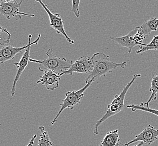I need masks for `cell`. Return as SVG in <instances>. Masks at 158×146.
Masks as SVG:
<instances>
[{
    "mask_svg": "<svg viewBox=\"0 0 158 146\" xmlns=\"http://www.w3.org/2000/svg\"><path fill=\"white\" fill-rule=\"evenodd\" d=\"M141 75L140 74H135L133 78L128 83L126 86L124 87L123 91L120 93L119 95H115L114 99L108 105V110L106 112L105 114L99 120L96 121L94 129V133L95 135L98 134V127L102 123L106 120L109 118L113 116L123 110L124 107V101L127 92L129 90L130 87L135 82L138 78L141 77Z\"/></svg>",
    "mask_w": 158,
    "mask_h": 146,
    "instance_id": "3957f363",
    "label": "cell"
},
{
    "mask_svg": "<svg viewBox=\"0 0 158 146\" xmlns=\"http://www.w3.org/2000/svg\"><path fill=\"white\" fill-rule=\"evenodd\" d=\"M149 91L150 92H152V95L150 96L148 101L143 103L145 106L148 108H150L149 104L151 102L156 101L157 99V95L158 93V74L152 76L151 86Z\"/></svg>",
    "mask_w": 158,
    "mask_h": 146,
    "instance_id": "9a60e30c",
    "label": "cell"
},
{
    "mask_svg": "<svg viewBox=\"0 0 158 146\" xmlns=\"http://www.w3.org/2000/svg\"><path fill=\"white\" fill-rule=\"evenodd\" d=\"M52 49H48L46 52L47 59L43 60H38L30 58L29 62L39 64L38 69L40 71H51L60 76L62 73L69 69L72 65L73 61L67 60L65 58L57 57L54 55Z\"/></svg>",
    "mask_w": 158,
    "mask_h": 146,
    "instance_id": "7a4b0ae2",
    "label": "cell"
},
{
    "mask_svg": "<svg viewBox=\"0 0 158 146\" xmlns=\"http://www.w3.org/2000/svg\"><path fill=\"white\" fill-rule=\"evenodd\" d=\"M139 28V26H137L126 35L120 37H114L110 36L109 37V39L111 41L116 42L118 45H120V46L127 48L128 49L129 53H131L133 48L138 46L135 42L133 41V38L134 35L136 34V33L138 31Z\"/></svg>",
    "mask_w": 158,
    "mask_h": 146,
    "instance_id": "7c38bea8",
    "label": "cell"
},
{
    "mask_svg": "<svg viewBox=\"0 0 158 146\" xmlns=\"http://www.w3.org/2000/svg\"><path fill=\"white\" fill-rule=\"evenodd\" d=\"M93 70V63L91 57L82 56L73 62L72 65L68 70L62 73L60 76L63 75H72L74 73L81 74H90Z\"/></svg>",
    "mask_w": 158,
    "mask_h": 146,
    "instance_id": "ba28073f",
    "label": "cell"
},
{
    "mask_svg": "<svg viewBox=\"0 0 158 146\" xmlns=\"http://www.w3.org/2000/svg\"><path fill=\"white\" fill-rule=\"evenodd\" d=\"M31 47L32 46H30L26 50H25V52L23 55L22 57L19 61V62L15 63L14 64L17 68V71H16V75L15 76V79L13 81V85L11 87V89L10 92L11 97H14L15 95L16 84L29 62L30 52H31Z\"/></svg>",
    "mask_w": 158,
    "mask_h": 146,
    "instance_id": "30bf717a",
    "label": "cell"
},
{
    "mask_svg": "<svg viewBox=\"0 0 158 146\" xmlns=\"http://www.w3.org/2000/svg\"><path fill=\"white\" fill-rule=\"evenodd\" d=\"M127 108L131 109L133 112H135L136 110H140V111H145V112L151 113L158 116V110L148 108L145 106L143 103H141L139 105L131 104V105H127Z\"/></svg>",
    "mask_w": 158,
    "mask_h": 146,
    "instance_id": "ac0fdd59",
    "label": "cell"
},
{
    "mask_svg": "<svg viewBox=\"0 0 158 146\" xmlns=\"http://www.w3.org/2000/svg\"><path fill=\"white\" fill-rule=\"evenodd\" d=\"M3 1L7 2H18L17 0H3Z\"/></svg>",
    "mask_w": 158,
    "mask_h": 146,
    "instance_id": "7402d4cb",
    "label": "cell"
},
{
    "mask_svg": "<svg viewBox=\"0 0 158 146\" xmlns=\"http://www.w3.org/2000/svg\"><path fill=\"white\" fill-rule=\"evenodd\" d=\"M37 138V135L35 134L33 137H32L31 140H30V142H29L27 146H33L35 145V140Z\"/></svg>",
    "mask_w": 158,
    "mask_h": 146,
    "instance_id": "44dd1931",
    "label": "cell"
},
{
    "mask_svg": "<svg viewBox=\"0 0 158 146\" xmlns=\"http://www.w3.org/2000/svg\"><path fill=\"white\" fill-rule=\"evenodd\" d=\"M120 142L118 130L116 129L108 132L98 146H119Z\"/></svg>",
    "mask_w": 158,
    "mask_h": 146,
    "instance_id": "5bb4252c",
    "label": "cell"
},
{
    "mask_svg": "<svg viewBox=\"0 0 158 146\" xmlns=\"http://www.w3.org/2000/svg\"><path fill=\"white\" fill-rule=\"evenodd\" d=\"M81 0H72V7L71 12L74 13L77 18H79L80 11H79V4Z\"/></svg>",
    "mask_w": 158,
    "mask_h": 146,
    "instance_id": "ffe728a7",
    "label": "cell"
},
{
    "mask_svg": "<svg viewBox=\"0 0 158 146\" xmlns=\"http://www.w3.org/2000/svg\"><path fill=\"white\" fill-rule=\"evenodd\" d=\"M158 138V129L151 125H149L140 133L136 135L133 140L124 144V146H129L137 142H142L145 144L150 145L154 143Z\"/></svg>",
    "mask_w": 158,
    "mask_h": 146,
    "instance_id": "9c48e42d",
    "label": "cell"
},
{
    "mask_svg": "<svg viewBox=\"0 0 158 146\" xmlns=\"http://www.w3.org/2000/svg\"><path fill=\"white\" fill-rule=\"evenodd\" d=\"M41 132V135L40 140H38L37 146H52L53 143L52 142L48 132L45 130L44 126H41L38 128Z\"/></svg>",
    "mask_w": 158,
    "mask_h": 146,
    "instance_id": "e0dca14e",
    "label": "cell"
},
{
    "mask_svg": "<svg viewBox=\"0 0 158 146\" xmlns=\"http://www.w3.org/2000/svg\"><path fill=\"white\" fill-rule=\"evenodd\" d=\"M25 0H20L16 2H7L3 0H0V14L10 20L12 18H15L16 20L22 18V16H27L33 18L34 14L22 13L19 11L23 2Z\"/></svg>",
    "mask_w": 158,
    "mask_h": 146,
    "instance_id": "5b68a950",
    "label": "cell"
},
{
    "mask_svg": "<svg viewBox=\"0 0 158 146\" xmlns=\"http://www.w3.org/2000/svg\"><path fill=\"white\" fill-rule=\"evenodd\" d=\"M41 37V34H38V37L33 42H31L32 38V34L29 35L28 43V44L21 47H14L11 46H6L0 48V64H4L7 61L12 60L15 59L16 55L26 50L30 46L38 45Z\"/></svg>",
    "mask_w": 158,
    "mask_h": 146,
    "instance_id": "52a82bcc",
    "label": "cell"
},
{
    "mask_svg": "<svg viewBox=\"0 0 158 146\" xmlns=\"http://www.w3.org/2000/svg\"><path fill=\"white\" fill-rule=\"evenodd\" d=\"M35 1L38 2V3L41 5L42 7L45 10V11L48 14V16L50 19V26L51 27L55 29L58 34H62L63 35L70 45L74 44V41L70 38L65 30L64 26L63 20L60 16V14L52 13L50 10L48 8V6L43 2L42 0H35Z\"/></svg>",
    "mask_w": 158,
    "mask_h": 146,
    "instance_id": "8992f818",
    "label": "cell"
},
{
    "mask_svg": "<svg viewBox=\"0 0 158 146\" xmlns=\"http://www.w3.org/2000/svg\"><path fill=\"white\" fill-rule=\"evenodd\" d=\"M60 76L51 71H46L40 79L37 82V84H41L49 91H54L59 87Z\"/></svg>",
    "mask_w": 158,
    "mask_h": 146,
    "instance_id": "8fae6325",
    "label": "cell"
},
{
    "mask_svg": "<svg viewBox=\"0 0 158 146\" xmlns=\"http://www.w3.org/2000/svg\"><path fill=\"white\" fill-rule=\"evenodd\" d=\"M143 145H145L144 143H143V142H140L138 143L137 144H136V145H135V146H143Z\"/></svg>",
    "mask_w": 158,
    "mask_h": 146,
    "instance_id": "603a6c76",
    "label": "cell"
},
{
    "mask_svg": "<svg viewBox=\"0 0 158 146\" xmlns=\"http://www.w3.org/2000/svg\"><path fill=\"white\" fill-rule=\"evenodd\" d=\"M1 144V143H0V144Z\"/></svg>",
    "mask_w": 158,
    "mask_h": 146,
    "instance_id": "cb8c5ba5",
    "label": "cell"
},
{
    "mask_svg": "<svg viewBox=\"0 0 158 146\" xmlns=\"http://www.w3.org/2000/svg\"><path fill=\"white\" fill-rule=\"evenodd\" d=\"M158 28V18H152L139 26L137 32L147 37L153 31H157Z\"/></svg>",
    "mask_w": 158,
    "mask_h": 146,
    "instance_id": "4fadbf2b",
    "label": "cell"
},
{
    "mask_svg": "<svg viewBox=\"0 0 158 146\" xmlns=\"http://www.w3.org/2000/svg\"><path fill=\"white\" fill-rule=\"evenodd\" d=\"M94 82L95 81L91 80L89 82L83 87L82 88L79 89L78 91L67 92L65 94V98L62 100V103L60 104V106H61L60 110L58 112L56 116L54 118L53 120L52 121L51 123L52 125H54V124L57 121L58 118L60 116V115L63 112L64 110H65L67 108L73 110L77 106L79 105L84 97L85 92L88 89V88L91 86V84Z\"/></svg>",
    "mask_w": 158,
    "mask_h": 146,
    "instance_id": "277c9868",
    "label": "cell"
},
{
    "mask_svg": "<svg viewBox=\"0 0 158 146\" xmlns=\"http://www.w3.org/2000/svg\"><path fill=\"white\" fill-rule=\"evenodd\" d=\"M93 63V70L89 74L85 79V84L89 82L100 78L101 76H105L108 73L112 72L118 67L124 68L126 67L127 62L115 63L110 60V56L102 52H96L91 57Z\"/></svg>",
    "mask_w": 158,
    "mask_h": 146,
    "instance_id": "6da1fadb",
    "label": "cell"
},
{
    "mask_svg": "<svg viewBox=\"0 0 158 146\" xmlns=\"http://www.w3.org/2000/svg\"><path fill=\"white\" fill-rule=\"evenodd\" d=\"M11 35L6 29L0 25V45L9 44L10 42Z\"/></svg>",
    "mask_w": 158,
    "mask_h": 146,
    "instance_id": "d6986e66",
    "label": "cell"
},
{
    "mask_svg": "<svg viewBox=\"0 0 158 146\" xmlns=\"http://www.w3.org/2000/svg\"><path fill=\"white\" fill-rule=\"evenodd\" d=\"M139 50L136 51L137 54H139L150 50H158V35L154 36L152 41L148 44L141 43Z\"/></svg>",
    "mask_w": 158,
    "mask_h": 146,
    "instance_id": "2e32d148",
    "label": "cell"
}]
</instances>
